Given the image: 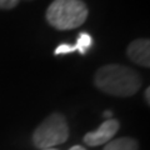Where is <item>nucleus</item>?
Listing matches in <instances>:
<instances>
[{"label": "nucleus", "instance_id": "nucleus-1", "mask_svg": "<svg viewBox=\"0 0 150 150\" xmlns=\"http://www.w3.org/2000/svg\"><path fill=\"white\" fill-rule=\"evenodd\" d=\"M94 83L101 91L114 96H131L142 86V79L135 70L118 64L100 68Z\"/></svg>", "mask_w": 150, "mask_h": 150}, {"label": "nucleus", "instance_id": "nucleus-2", "mask_svg": "<svg viewBox=\"0 0 150 150\" xmlns=\"http://www.w3.org/2000/svg\"><path fill=\"white\" fill-rule=\"evenodd\" d=\"M88 8L81 0H54L46 11L49 24L59 30H71L83 25Z\"/></svg>", "mask_w": 150, "mask_h": 150}, {"label": "nucleus", "instance_id": "nucleus-3", "mask_svg": "<svg viewBox=\"0 0 150 150\" xmlns=\"http://www.w3.org/2000/svg\"><path fill=\"white\" fill-rule=\"evenodd\" d=\"M68 137L69 128L67 120L62 114L54 112L35 129L33 134V142L35 146L40 149H50L55 145L65 143Z\"/></svg>", "mask_w": 150, "mask_h": 150}, {"label": "nucleus", "instance_id": "nucleus-4", "mask_svg": "<svg viewBox=\"0 0 150 150\" xmlns=\"http://www.w3.org/2000/svg\"><path fill=\"white\" fill-rule=\"evenodd\" d=\"M119 130V121L115 119H108L95 131L85 134L84 142L89 146H99L109 143Z\"/></svg>", "mask_w": 150, "mask_h": 150}, {"label": "nucleus", "instance_id": "nucleus-5", "mask_svg": "<svg viewBox=\"0 0 150 150\" xmlns=\"http://www.w3.org/2000/svg\"><path fill=\"white\" fill-rule=\"evenodd\" d=\"M130 60L142 67L149 68L150 65V41L148 39H138L130 43L128 48Z\"/></svg>", "mask_w": 150, "mask_h": 150}, {"label": "nucleus", "instance_id": "nucleus-6", "mask_svg": "<svg viewBox=\"0 0 150 150\" xmlns=\"http://www.w3.org/2000/svg\"><path fill=\"white\" fill-rule=\"evenodd\" d=\"M104 150H138V143L131 138H119L110 140Z\"/></svg>", "mask_w": 150, "mask_h": 150}, {"label": "nucleus", "instance_id": "nucleus-7", "mask_svg": "<svg viewBox=\"0 0 150 150\" xmlns=\"http://www.w3.org/2000/svg\"><path fill=\"white\" fill-rule=\"evenodd\" d=\"M75 45H76V49H78L79 53L81 55H84L88 51V49L93 45V39H91L90 35L86 34V33H80Z\"/></svg>", "mask_w": 150, "mask_h": 150}, {"label": "nucleus", "instance_id": "nucleus-8", "mask_svg": "<svg viewBox=\"0 0 150 150\" xmlns=\"http://www.w3.org/2000/svg\"><path fill=\"white\" fill-rule=\"evenodd\" d=\"M73 51H78L76 49V45H69V44H60L58 48L55 49L54 54L55 55H60V54H69V53H73Z\"/></svg>", "mask_w": 150, "mask_h": 150}, {"label": "nucleus", "instance_id": "nucleus-9", "mask_svg": "<svg viewBox=\"0 0 150 150\" xmlns=\"http://www.w3.org/2000/svg\"><path fill=\"white\" fill-rule=\"evenodd\" d=\"M18 3L19 0H0V9H13Z\"/></svg>", "mask_w": 150, "mask_h": 150}, {"label": "nucleus", "instance_id": "nucleus-10", "mask_svg": "<svg viewBox=\"0 0 150 150\" xmlns=\"http://www.w3.org/2000/svg\"><path fill=\"white\" fill-rule=\"evenodd\" d=\"M145 99L148 103H150V88H146V90H145Z\"/></svg>", "mask_w": 150, "mask_h": 150}, {"label": "nucleus", "instance_id": "nucleus-11", "mask_svg": "<svg viewBox=\"0 0 150 150\" xmlns=\"http://www.w3.org/2000/svg\"><path fill=\"white\" fill-rule=\"evenodd\" d=\"M69 150H85L83 146H80V145H75V146H73V148H70Z\"/></svg>", "mask_w": 150, "mask_h": 150}, {"label": "nucleus", "instance_id": "nucleus-12", "mask_svg": "<svg viewBox=\"0 0 150 150\" xmlns=\"http://www.w3.org/2000/svg\"><path fill=\"white\" fill-rule=\"evenodd\" d=\"M104 116H106V118H110V116H111V111H105Z\"/></svg>", "mask_w": 150, "mask_h": 150}, {"label": "nucleus", "instance_id": "nucleus-13", "mask_svg": "<svg viewBox=\"0 0 150 150\" xmlns=\"http://www.w3.org/2000/svg\"><path fill=\"white\" fill-rule=\"evenodd\" d=\"M43 150H58V149H54V148H50V149H43Z\"/></svg>", "mask_w": 150, "mask_h": 150}]
</instances>
